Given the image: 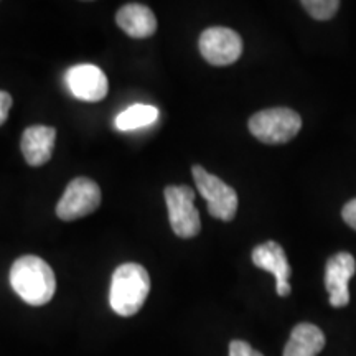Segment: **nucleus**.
Masks as SVG:
<instances>
[{"label": "nucleus", "mask_w": 356, "mask_h": 356, "mask_svg": "<svg viewBox=\"0 0 356 356\" xmlns=\"http://www.w3.org/2000/svg\"><path fill=\"white\" fill-rule=\"evenodd\" d=\"M10 286L26 304L42 307L55 296L56 277L42 257L22 256L12 264Z\"/></svg>", "instance_id": "1"}, {"label": "nucleus", "mask_w": 356, "mask_h": 356, "mask_svg": "<svg viewBox=\"0 0 356 356\" xmlns=\"http://www.w3.org/2000/svg\"><path fill=\"white\" fill-rule=\"evenodd\" d=\"M150 292V277L144 266L126 262L114 270L109 302L121 317H132L144 307Z\"/></svg>", "instance_id": "2"}, {"label": "nucleus", "mask_w": 356, "mask_h": 356, "mask_svg": "<svg viewBox=\"0 0 356 356\" xmlns=\"http://www.w3.org/2000/svg\"><path fill=\"white\" fill-rule=\"evenodd\" d=\"M302 129V118L289 108L259 111L249 119V131L259 142L269 145L286 144Z\"/></svg>", "instance_id": "3"}, {"label": "nucleus", "mask_w": 356, "mask_h": 356, "mask_svg": "<svg viewBox=\"0 0 356 356\" xmlns=\"http://www.w3.org/2000/svg\"><path fill=\"white\" fill-rule=\"evenodd\" d=\"M168 220L178 238L190 239L202 229L200 213L195 207V191L186 185H170L163 190Z\"/></svg>", "instance_id": "4"}, {"label": "nucleus", "mask_w": 356, "mask_h": 356, "mask_svg": "<svg viewBox=\"0 0 356 356\" xmlns=\"http://www.w3.org/2000/svg\"><path fill=\"white\" fill-rule=\"evenodd\" d=\"M191 175L202 197L207 200L210 215L221 221L233 220L238 211V193L233 186L207 172L202 165L191 167Z\"/></svg>", "instance_id": "5"}, {"label": "nucleus", "mask_w": 356, "mask_h": 356, "mask_svg": "<svg viewBox=\"0 0 356 356\" xmlns=\"http://www.w3.org/2000/svg\"><path fill=\"white\" fill-rule=\"evenodd\" d=\"M101 200V188L95 180L86 177L73 178L56 204V216L63 221L79 220L95 213Z\"/></svg>", "instance_id": "6"}, {"label": "nucleus", "mask_w": 356, "mask_h": 356, "mask_svg": "<svg viewBox=\"0 0 356 356\" xmlns=\"http://www.w3.org/2000/svg\"><path fill=\"white\" fill-rule=\"evenodd\" d=\"M200 53L213 66H228L239 60L243 40L239 33L226 26H211L200 37Z\"/></svg>", "instance_id": "7"}, {"label": "nucleus", "mask_w": 356, "mask_h": 356, "mask_svg": "<svg viewBox=\"0 0 356 356\" xmlns=\"http://www.w3.org/2000/svg\"><path fill=\"white\" fill-rule=\"evenodd\" d=\"M356 273V261L350 252H338L325 266V287L330 296V305L341 309L350 304V279Z\"/></svg>", "instance_id": "8"}, {"label": "nucleus", "mask_w": 356, "mask_h": 356, "mask_svg": "<svg viewBox=\"0 0 356 356\" xmlns=\"http://www.w3.org/2000/svg\"><path fill=\"white\" fill-rule=\"evenodd\" d=\"M252 262L256 267L262 270H267L275 277V292L279 297H287L291 293V284H289V277H291L292 269L289 264L286 251L282 246L275 241H267L264 244L254 248L252 251Z\"/></svg>", "instance_id": "9"}, {"label": "nucleus", "mask_w": 356, "mask_h": 356, "mask_svg": "<svg viewBox=\"0 0 356 356\" xmlns=\"http://www.w3.org/2000/svg\"><path fill=\"white\" fill-rule=\"evenodd\" d=\"M66 83L70 91L79 101L97 102L108 96L109 83L102 70L95 65H78L73 66L66 73Z\"/></svg>", "instance_id": "10"}, {"label": "nucleus", "mask_w": 356, "mask_h": 356, "mask_svg": "<svg viewBox=\"0 0 356 356\" xmlns=\"http://www.w3.org/2000/svg\"><path fill=\"white\" fill-rule=\"evenodd\" d=\"M56 129L50 126L26 127L20 139V149L30 167H42L51 159L55 149Z\"/></svg>", "instance_id": "11"}, {"label": "nucleus", "mask_w": 356, "mask_h": 356, "mask_svg": "<svg viewBox=\"0 0 356 356\" xmlns=\"http://www.w3.org/2000/svg\"><path fill=\"white\" fill-rule=\"evenodd\" d=\"M115 24L132 38H149L157 30V19L144 3L122 6L115 13Z\"/></svg>", "instance_id": "12"}, {"label": "nucleus", "mask_w": 356, "mask_h": 356, "mask_svg": "<svg viewBox=\"0 0 356 356\" xmlns=\"http://www.w3.org/2000/svg\"><path fill=\"white\" fill-rule=\"evenodd\" d=\"M325 346V335L317 325L299 323L293 327L284 356H317Z\"/></svg>", "instance_id": "13"}, {"label": "nucleus", "mask_w": 356, "mask_h": 356, "mask_svg": "<svg viewBox=\"0 0 356 356\" xmlns=\"http://www.w3.org/2000/svg\"><path fill=\"white\" fill-rule=\"evenodd\" d=\"M159 118V111L154 106L134 104L115 118V127L121 131H132V129L145 127L154 124Z\"/></svg>", "instance_id": "14"}, {"label": "nucleus", "mask_w": 356, "mask_h": 356, "mask_svg": "<svg viewBox=\"0 0 356 356\" xmlns=\"http://www.w3.org/2000/svg\"><path fill=\"white\" fill-rule=\"evenodd\" d=\"M302 7L305 8L312 19L325 22L335 17L338 8H340V2L338 0H304Z\"/></svg>", "instance_id": "15"}, {"label": "nucleus", "mask_w": 356, "mask_h": 356, "mask_svg": "<svg viewBox=\"0 0 356 356\" xmlns=\"http://www.w3.org/2000/svg\"><path fill=\"white\" fill-rule=\"evenodd\" d=\"M229 356H264L243 340H233L229 343Z\"/></svg>", "instance_id": "16"}, {"label": "nucleus", "mask_w": 356, "mask_h": 356, "mask_svg": "<svg viewBox=\"0 0 356 356\" xmlns=\"http://www.w3.org/2000/svg\"><path fill=\"white\" fill-rule=\"evenodd\" d=\"M12 108V96L7 91H0V126L8 119V111Z\"/></svg>", "instance_id": "17"}, {"label": "nucleus", "mask_w": 356, "mask_h": 356, "mask_svg": "<svg viewBox=\"0 0 356 356\" xmlns=\"http://www.w3.org/2000/svg\"><path fill=\"white\" fill-rule=\"evenodd\" d=\"M341 216H343L346 225L356 231V198L345 204L343 211H341Z\"/></svg>", "instance_id": "18"}]
</instances>
